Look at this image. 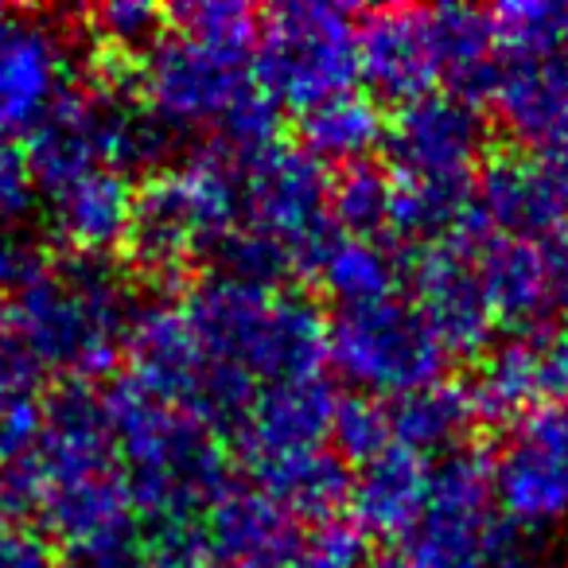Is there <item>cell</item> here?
<instances>
[{
    "label": "cell",
    "mask_w": 568,
    "mask_h": 568,
    "mask_svg": "<svg viewBox=\"0 0 568 568\" xmlns=\"http://www.w3.org/2000/svg\"><path fill=\"white\" fill-rule=\"evenodd\" d=\"M433 487V464L405 448H389L378 459L355 467L343 518L366 541H405L417 529Z\"/></svg>",
    "instance_id": "44dd1931"
},
{
    "label": "cell",
    "mask_w": 568,
    "mask_h": 568,
    "mask_svg": "<svg viewBox=\"0 0 568 568\" xmlns=\"http://www.w3.org/2000/svg\"><path fill=\"white\" fill-rule=\"evenodd\" d=\"M133 94L175 141L203 133L230 152L276 144L281 110L261 94L253 48L195 40L168 24L164 40L133 67Z\"/></svg>",
    "instance_id": "277c9868"
},
{
    "label": "cell",
    "mask_w": 568,
    "mask_h": 568,
    "mask_svg": "<svg viewBox=\"0 0 568 568\" xmlns=\"http://www.w3.org/2000/svg\"><path fill=\"white\" fill-rule=\"evenodd\" d=\"M366 568H413L405 557H386V560H371Z\"/></svg>",
    "instance_id": "ab89813d"
},
{
    "label": "cell",
    "mask_w": 568,
    "mask_h": 568,
    "mask_svg": "<svg viewBox=\"0 0 568 568\" xmlns=\"http://www.w3.org/2000/svg\"><path fill=\"white\" fill-rule=\"evenodd\" d=\"M268 242L293 268L312 276L327 245L339 237L332 219V172L301 144H268L242 152V226Z\"/></svg>",
    "instance_id": "52a82bcc"
},
{
    "label": "cell",
    "mask_w": 568,
    "mask_h": 568,
    "mask_svg": "<svg viewBox=\"0 0 568 568\" xmlns=\"http://www.w3.org/2000/svg\"><path fill=\"white\" fill-rule=\"evenodd\" d=\"M43 265L48 253L40 250L32 230L24 222L0 219V296H17Z\"/></svg>",
    "instance_id": "836d02e7"
},
{
    "label": "cell",
    "mask_w": 568,
    "mask_h": 568,
    "mask_svg": "<svg viewBox=\"0 0 568 568\" xmlns=\"http://www.w3.org/2000/svg\"><path fill=\"white\" fill-rule=\"evenodd\" d=\"M332 219L335 230L347 237H374L389 242L394 222V175L386 164H355L343 168L332 180Z\"/></svg>",
    "instance_id": "83f0119b"
},
{
    "label": "cell",
    "mask_w": 568,
    "mask_h": 568,
    "mask_svg": "<svg viewBox=\"0 0 568 568\" xmlns=\"http://www.w3.org/2000/svg\"><path fill=\"white\" fill-rule=\"evenodd\" d=\"M495 503L514 529H552L568 521V405L537 402L506 428L490 456Z\"/></svg>",
    "instance_id": "4fadbf2b"
},
{
    "label": "cell",
    "mask_w": 568,
    "mask_h": 568,
    "mask_svg": "<svg viewBox=\"0 0 568 568\" xmlns=\"http://www.w3.org/2000/svg\"><path fill=\"white\" fill-rule=\"evenodd\" d=\"M498 36V55H529V51L568 48V4L560 0H514L490 9Z\"/></svg>",
    "instance_id": "f546056e"
},
{
    "label": "cell",
    "mask_w": 568,
    "mask_h": 568,
    "mask_svg": "<svg viewBox=\"0 0 568 568\" xmlns=\"http://www.w3.org/2000/svg\"><path fill=\"white\" fill-rule=\"evenodd\" d=\"M503 568H534V565H526V560H518V557H514L510 565H503Z\"/></svg>",
    "instance_id": "60d3db41"
},
{
    "label": "cell",
    "mask_w": 568,
    "mask_h": 568,
    "mask_svg": "<svg viewBox=\"0 0 568 568\" xmlns=\"http://www.w3.org/2000/svg\"><path fill=\"white\" fill-rule=\"evenodd\" d=\"M51 568H79V565H71V560H51Z\"/></svg>",
    "instance_id": "b9f144b4"
},
{
    "label": "cell",
    "mask_w": 568,
    "mask_h": 568,
    "mask_svg": "<svg viewBox=\"0 0 568 568\" xmlns=\"http://www.w3.org/2000/svg\"><path fill=\"white\" fill-rule=\"evenodd\" d=\"M405 284H409V296L425 312V320L440 335L452 358L487 355L498 327L490 320L487 296H483L464 234L413 245L405 253Z\"/></svg>",
    "instance_id": "5bb4252c"
},
{
    "label": "cell",
    "mask_w": 568,
    "mask_h": 568,
    "mask_svg": "<svg viewBox=\"0 0 568 568\" xmlns=\"http://www.w3.org/2000/svg\"><path fill=\"white\" fill-rule=\"evenodd\" d=\"M490 125L483 105L464 102L448 90L397 105L389 118L386 172L405 187L428 191H475V180L487 168Z\"/></svg>",
    "instance_id": "8fae6325"
},
{
    "label": "cell",
    "mask_w": 568,
    "mask_h": 568,
    "mask_svg": "<svg viewBox=\"0 0 568 568\" xmlns=\"http://www.w3.org/2000/svg\"><path fill=\"white\" fill-rule=\"evenodd\" d=\"M358 17L343 4H273L253 40L257 87L276 110L312 113L363 82Z\"/></svg>",
    "instance_id": "5b68a950"
},
{
    "label": "cell",
    "mask_w": 568,
    "mask_h": 568,
    "mask_svg": "<svg viewBox=\"0 0 568 568\" xmlns=\"http://www.w3.org/2000/svg\"><path fill=\"white\" fill-rule=\"evenodd\" d=\"M386 413L394 448L413 452V456L428 459V464L467 448V433L479 425L467 386L452 378L417 389V394L394 397V402H386Z\"/></svg>",
    "instance_id": "603a6c76"
},
{
    "label": "cell",
    "mask_w": 568,
    "mask_h": 568,
    "mask_svg": "<svg viewBox=\"0 0 568 568\" xmlns=\"http://www.w3.org/2000/svg\"><path fill=\"white\" fill-rule=\"evenodd\" d=\"M121 475L141 521L156 529L195 521L234 490L226 440L172 402L121 378L105 389Z\"/></svg>",
    "instance_id": "3957f363"
},
{
    "label": "cell",
    "mask_w": 568,
    "mask_h": 568,
    "mask_svg": "<svg viewBox=\"0 0 568 568\" xmlns=\"http://www.w3.org/2000/svg\"><path fill=\"white\" fill-rule=\"evenodd\" d=\"M467 222L503 237H552L568 230V183L541 156L487 160Z\"/></svg>",
    "instance_id": "2e32d148"
},
{
    "label": "cell",
    "mask_w": 568,
    "mask_h": 568,
    "mask_svg": "<svg viewBox=\"0 0 568 568\" xmlns=\"http://www.w3.org/2000/svg\"><path fill=\"white\" fill-rule=\"evenodd\" d=\"M440 90L487 105L498 74V36L483 9H433Z\"/></svg>",
    "instance_id": "d4e9b609"
},
{
    "label": "cell",
    "mask_w": 568,
    "mask_h": 568,
    "mask_svg": "<svg viewBox=\"0 0 568 568\" xmlns=\"http://www.w3.org/2000/svg\"><path fill=\"white\" fill-rule=\"evenodd\" d=\"M308 281H316L327 293L332 308H355L397 296L405 284V253H394L389 242L374 237L339 234L316 261Z\"/></svg>",
    "instance_id": "484cf974"
},
{
    "label": "cell",
    "mask_w": 568,
    "mask_h": 568,
    "mask_svg": "<svg viewBox=\"0 0 568 568\" xmlns=\"http://www.w3.org/2000/svg\"><path fill=\"white\" fill-rule=\"evenodd\" d=\"M545 389L552 394V402L568 405V327L545 347Z\"/></svg>",
    "instance_id": "d590c367"
},
{
    "label": "cell",
    "mask_w": 568,
    "mask_h": 568,
    "mask_svg": "<svg viewBox=\"0 0 568 568\" xmlns=\"http://www.w3.org/2000/svg\"><path fill=\"white\" fill-rule=\"evenodd\" d=\"M125 382H133L136 389L195 413L203 358H199L187 316L175 301L141 304L125 347Z\"/></svg>",
    "instance_id": "d6986e66"
},
{
    "label": "cell",
    "mask_w": 568,
    "mask_h": 568,
    "mask_svg": "<svg viewBox=\"0 0 568 568\" xmlns=\"http://www.w3.org/2000/svg\"><path fill=\"white\" fill-rule=\"evenodd\" d=\"M389 118L382 110V102H374L371 94H343L335 102L320 105V110L301 118V149L312 160L332 172V168H355L371 164L374 152H382L386 144Z\"/></svg>",
    "instance_id": "4316f807"
},
{
    "label": "cell",
    "mask_w": 568,
    "mask_h": 568,
    "mask_svg": "<svg viewBox=\"0 0 568 568\" xmlns=\"http://www.w3.org/2000/svg\"><path fill=\"white\" fill-rule=\"evenodd\" d=\"M541 160L552 168V172L560 175V180L568 183V136H565V141H557V144H552L549 152H541Z\"/></svg>",
    "instance_id": "74e56055"
},
{
    "label": "cell",
    "mask_w": 568,
    "mask_h": 568,
    "mask_svg": "<svg viewBox=\"0 0 568 568\" xmlns=\"http://www.w3.org/2000/svg\"><path fill=\"white\" fill-rule=\"evenodd\" d=\"M257 20L261 12L234 4V0H195V4L168 9V24L175 32H187L195 40H211V43H234V48H253Z\"/></svg>",
    "instance_id": "1f68e13d"
},
{
    "label": "cell",
    "mask_w": 568,
    "mask_h": 568,
    "mask_svg": "<svg viewBox=\"0 0 568 568\" xmlns=\"http://www.w3.org/2000/svg\"><path fill=\"white\" fill-rule=\"evenodd\" d=\"M413 568H503L514 560V526L495 503L490 456L459 448L433 464L417 529L402 541Z\"/></svg>",
    "instance_id": "ba28073f"
},
{
    "label": "cell",
    "mask_w": 568,
    "mask_h": 568,
    "mask_svg": "<svg viewBox=\"0 0 568 568\" xmlns=\"http://www.w3.org/2000/svg\"><path fill=\"white\" fill-rule=\"evenodd\" d=\"M17 327H12V308H9V296H0V339L4 335H12Z\"/></svg>",
    "instance_id": "f35d334b"
},
{
    "label": "cell",
    "mask_w": 568,
    "mask_h": 568,
    "mask_svg": "<svg viewBox=\"0 0 568 568\" xmlns=\"http://www.w3.org/2000/svg\"><path fill=\"white\" fill-rule=\"evenodd\" d=\"M9 308L12 327L40 374H55L59 386H94L125 363L141 304L110 257L63 253L48 257V265L9 296Z\"/></svg>",
    "instance_id": "7a4b0ae2"
},
{
    "label": "cell",
    "mask_w": 568,
    "mask_h": 568,
    "mask_svg": "<svg viewBox=\"0 0 568 568\" xmlns=\"http://www.w3.org/2000/svg\"><path fill=\"white\" fill-rule=\"evenodd\" d=\"M40 203V191L32 180V164L20 144L0 141V219L4 222H24Z\"/></svg>",
    "instance_id": "e575fe53"
},
{
    "label": "cell",
    "mask_w": 568,
    "mask_h": 568,
    "mask_svg": "<svg viewBox=\"0 0 568 568\" xmlns=\"http://www.w3.org/2000/svg\"><path fill=\"white\" fill-rule=\"evenodd\" d=\"M371 541L347 518L316 521L301 534L293 568H366Z\"/></svg>",
    "instance_id": "d6a6232c"
},
{
    "label": "cell",
    "mask_w": 568,
    "mask_h": 568,
    "mask_svg": "<svg viewBox=\"0 0 568 568\" xmlns=\"http://www.w3.org/2000/svg\"><path fill=\"white\" fill-rule=\"evenodd\" d=\"M490 110L498 125L529 152L541 156L568 136V48L498 55Z\"/></svg>",
    "instance_id": "ac0fdd59"
},
{
    "label": "cell",
    "mask_w": 568,
    "mask_h": 568,
    "mask_svg": "<svg viewBox=\"0 0 568 568\" xmlns=\"http://www.w3.org/2000/svg\"><path fill=\"white\" fill-rule=\"evenodd\" d=\"M20 510H24V506H20L17 487L9 483V475L0 471V534H4L9 526H17V514Z\"/></svg>",
    "instance_id": "8d00e7d4"
},
{
    "label": "cell",
    "mask_w": 568,
    "mask_h": 568,
    "mask_svg": "<svg viewBox=\"0 0 568 568\" xmlns=\"http://www.w3.org/2000/svg\"><path fill=\"white\" fill-rule=\"evenodd\" d=\"M133 175L98 168L79 180L63 183V187L48 191L43 206H48L51 234L63 242L67 253L79 257H110L113 250L125 245L129 222H133L136 206Z\"/></svg>",
    "instance_id": "ffe728a7"
},
{
    "label": "cell",
    "mask_w": 568,
    "mask_h": 568,
    "mask_svg": "<svg viewBox=\"0 0 568 568\" xmlns=\"http://www.w3.org/2000/svg\"><path fill=\"white\" fill-rule=\"evenodd\" d=\"M332 448L343 464L355 471V467L378 459L382 452L394 448V436H389V413L386 402L378 397H363L351 394L339 402V413H335L332 425Z\"/></svg>",
    "instance_id": "4dcf8cb0"
},
{
    "label": "cell",
    "mask_w": 568,
    "mask_h": 568,
    "mask_svg": "<svg viewBox=\"0 0 568 568\" xmlns=\"http://www.w3.org/2000/svg\"><path fill=\"white\" fill-rule=\"evenodd\" d=\"M339 402V389H335V382L327 374L268 386L250 402L245 417L230 433L226 448H234L237 464L245 471L257 464H268V459L327 448Z\"/></svg>",
    "instance_id": "9a60e30c"
},
{
    "label": "cell",
    "mask_w": 568,
    "mask_h": 568,
    "mask_svg": "<svg viewBox=\"0 0 568 568\" xmlns=\"http://www.w3.org/2000/svg\"><path fill=\"white\" fill-rule=\"evenodd\" d=\"M180 308L203 358L195 413L222 440L261 389L327 374V316L288 284L206 273Z\"/></svg>",
    "instance_id": "6da1fadb"
},
{
    "label": "cell",
    "mask_w": 568,
    "mask_h": 568,
    "mask_svg": "<svg viewBox=\"0 0 568 568\" xmlns=\"http://www.w3.org/2000/svg\"><path fill=\"white\" fill-rule=\"evenodd\" d=\"M363 82L374 102L409 105L440 90L433 9H374L358 24Z\"/></svg>",
    "instance_id": "e0dca14e"
},
{
    "label": "cell",
    "mask_w": 568,
    "mask_h": 568,
    "mask_svg": "<svg viewBox=\"0 0 568 568\" xmlns=\"http://www.w3.org/2000/svg\"><path fill=\"white\" fill-rule=\"evenodd\" d=\"M452 355L409 293L327 312V371L363 397L394 402L448 378Z\"/></svg>",
    "instance_id": "8992f818"
},
{
    "label": "cell",
    "mask_w": 568,
    "mask_h": 568,
    "mask_svg": "<svg viewBox=\"0 0 568 568\" xmlns=\"http://www.w3.org/2000/svg\"><path fill=\"white\" fill-rule=\"evenodd\" d=\"M464 386L475 420L510 428L534 409L537 394L545 389V347H537L534 339L490 343L487 355L475 358V374Z\"/></svg>",
    "instance_id": "cb8c5ba5"
},
{
    "label": "cell",
    "mask_w": 568,
    "mask_h": 568,
    "mask_svg": "<svg viewBox=\"0 0 568 568\" xmlns=\"http://www.w3.org/2000/svg\"><path fill=\"white\" fill-rule=\"evenodd\" d=\"M79 32L40 9L0 4V141L32 136L79 87Z\"/></svg>",
    "instance_id": "7c38bea8"
},
{
    "label": "cell",
    "mask_w": 568,
    "mask_h": 568,
    "mask_svg": "<svg viewBox=\"0 0 568 568\" xmlns=\"http://www.w3.org/2000/svg\"><path fill=\"white\" fill-rule=\"evenodd\" d=\"M253 490L268 498L273 506H281L288 518L296 521H332L347 514L351 498V467L335 456V448H312L296 452V456L268 459V464L250 467Z\"/></svg>",
    "instance_id": "7402d4cb"
},
{
    "label": "cell",
    "mask_w": 568,
    "mask_h": 568,
    "mask_svg": "<svg viewBox=\"0 0 568 568\" xmlns=\"http://www.w3.org/2000/svg\"><path fill=\"white\" fill-rule=\"evenodd\" d=\"M456 234L471 250L495 327L534 343L568 327V230L552 237H503L464 219Z\"/></svg>",
    "instance_id": "9c48e42d"
},
{
    "label": "cell",
    "mask_w": 568,
    "mask_h": 568,
    "mask_svg": "<svg viewBox=\"0 0 568 568\" xmlns=\"http://www.w3.org/2000/svg\"><path fill=\"white\" fill-rule=\"evenodd\" d=\"M301 534L261 490L234 487L203 518L156 529L141 568H293Z\"/></svg>",
    "instance_id": "30bf717a"
},
{
    "label": "cell",
    "mask_w": 568,
    "mask_h": 568,
    "mask_svg": "<svg viewBox=\"0 0 568 568\" xmlns=\"http://www.w3.org/2000/svg\"><path fill=\"white\" fill-rule=\"evenodd\" d=\"M87 24V40L102 48L113 63L136 67L168 32V9L156 4H136V0H113V4H98L82 17Z\"/></svg>",
    "instance_id": "f1b7e54d"
}]
</instances>
